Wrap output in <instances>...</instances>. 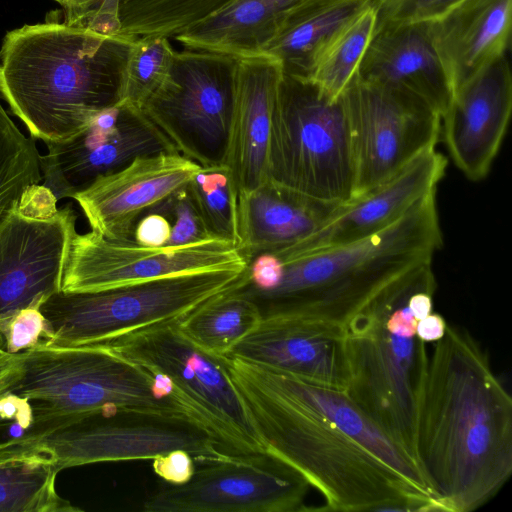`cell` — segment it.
I'll return each mask as SVG.
<instances>
[{
	"mask_svg": "<svg viewBox=\"0 0 512 512\" xmlns=\"http://www.w3.org/2000/svg\"><path fill=\"white\" fill-rule=\"evenodd\" d=\"M415 457L439 511L470 512L512 473V400L468 331L447 325L416 396Z\"/></svg>",
	"mask_w": 512,
	"mask_h": 512,
	"instance_id": "6da1fadb",
	"label": "cell"
},
{
	"mask_svg": "<svg viewBox=\"0 0 512 512\" xmlns=\"http://www.w3.org/2000/svg\"><path fill=\"white\" fill-rule=\"evenodd\" d=\"M134 41L65 22L14 29L1 46L0 95L31 136L65 141L122 104Z\"/></svg>",
	"mask_w": 512,
	"mask_h": 512,
	"instance_id": "7a4b0ae2",
	"label": "cell"
},
{
	"mask_svg": "<svg viewBox=\"0 0 512 512\" xmlns=\"http://www.w3.org/2000/svg\"><path fill=\"white\" fill-rule=\"evenodd\" d=\"M225 356L266 453L321 492V510L435 511L392 468L283 388L266 366Z\"/></svg>",
	"mask_w": 512,
	"mask_h": 512,
	"instance_id": "3957f363",
	"label": "cell"
},
{
	"mask_svg": "<svg viewBox=\"0 0 512 512\" xmlns=\"http://www.w3.org/2000/svg\"><path fill=\"white\" fill-rule=\"evenodd\" d=\"M442 244L433 190L396 222L371 236L277 257L282 266L278 284L264 292L241 293L257 304L262 316L295 310L342 324L389 284L431 262Z\"/></svg>",
	"mask_w": 512,
	"mask_h": 512,
	"instance_id": "277c9868",
	"label": "cell"
},
{
	"mask_svg": "<svg viewBox=\"0 0 512 512\" xmlns=\"http://www.w3.org/2000/svg\"><path fill=\"white\" fill-rule=\"evenodd\" d=\"M17 356L20 374L9 393L31 406L33 423L26 434L123 412L184 419L206 428L167 378L108 344L41 346Z\"/></svg>",
	"mask_w": 512,
	"mask_h": 512,
	"instance_id": "5b68a950",
	"label": "cell"
},
{
	"mask_svg": "<svg viewBox=\"0 0 512 512\" xmlns=\"http://www.w3.org/2000/svg\"><path fill=\"white\" fill-rule=\"evenodd\" d=\"M432 263L398 278L343 323L346 393L415 460V405L428 354L410 297L436 290ZM417 462V461H416Z\"/></svg>",
	"mask_w": 512,
	"mask_h": 512,
	"instance_id": "8992f818",
	"label": "cell"
},
{
	"mask_svg": "<svg viewBox=\"0 0 512 512\" xmlns=\"http://www.w3.org/2000/svg\"><path fill=\"white\" fill-rule=\"evenodd\" d=\"M245 269L233 267L101 290L57 292L40 305L52 332L48 346L105 344L179 322L206 301L235 288Z\"/></svg>",
	"mask_w": 512,
	"mask_h": 512,
	"instance_id": "52a82bcc",
	"label": "cell"
},
{
	"mask_svg": "<svg viewBox=\"0 0 512 512\" xmlns=\"http://www.w3.org/2000/svg\"><path fill=\"white\" fill-rule=\"evenodd\" d=\"M268 179L311 198L342 204L354 196L355 167L342 96L283 74L272 115Z\"/></svg>",
	"mask_w": 512,
	"mask_h": 512,
	"instance_id": "ba28073f",
	"label": "cell"
},
{
	"mask_svg": "<svg viewBox=\"0 0 512 512\" xmlns=\"http://www.w3.org/2000/svg\"><path fill=\"white\" fill-rule=\"evenodd\" d=\"M239 57L183 47L142 107L177 151L201 167L224 165Z\"/></svg>",
	"mask_w": 512,
	"mask_h": 512,
	"instance_id": "9c48e42d",
	"label": "cell"
},
{
	"mask_svg": "<svg viewBox=\"0 0 512 512\" xmlns=\"http://www.w3.org/2000/svg\"><path fill=\"white\" fill-rule=\"evenodd\" d=\"M177 324H161L105 344L167 378L229 453L243 457L267 454L231 378L226 356L199 348Z\"/></svg>",
	"mask_w": 512,
	"mask_h": 512,
	"instance_id": "30bf717a",
	"label": "cell"
},
{
	"mask_svg": "<svg viewBox=\"0 0 512 512\" xmlns=\"http://www.w3.org/2000/svg\"><path fill=\"white\" fill-rule=\"evenodd\" d=\"M341 96L354 157L353 197L394 176L439 139L440 115L409 92L355 74Z\"/></svg>",
	"mask_w": 512,
	"mask_h": 512,
	"instance_id": "8fae6325",
	"label": "cell"
},
{
	"mask_svg": "<svg viewBox=\"0 0 512 512\" xmlns=\"http://www.w3.org/2000/svg\"><path fill=\"white\" fill-rule=\"evenodd\" d=\"M24 436L48 452L60 471L99 462L154 459L177 449L202 463L235 456L197 423L140 413L93 416Z\"/></svg>",
	"mask_w": 512,
	"mask_h": 512,
	"instance_id": "7c38bea8",
	"label": "cell"
},
{
	"mask_svg": "<svg viewBox=\"0 0 512 512\" xmlns=\"http://www.w3.org/2000/svg\"><path fill=\"white\" fill-rule=\"evenodd\" d=\"M309 482L269 455L205 463L181 485L168 484L143 503L145 512H293L304 507Z\"/></svg>",
	"mask_w": 512,
	"mask_h": 512,
	"instance_id": "4fadbf2b",
	"label": "cell"
},
{
	"mask_svg": "<svg viewBox=\"0 0 512 512\" xmlns=\"http://www.w3.org/2000/svg\"><path fill=\"white\" fill-rule=\"evenodd\" d=\"M238 246L211 238L182 246L145 247L94 231L76 233L64 270L63 292L101 290L209 270L246 267Z\"/></svg>",
	"mask_w": 512,
	"mask_h": 512,
	"instance_id": "5bb4252c",
	"label": "cell"
},
{
	"mask_svg": "<svg viewBox=\"0 0 512 512\" xmlns=\"http://www.w3.org/2000/svg\"><path fill=\"white\" fill-rule=\"evenodd\" d=\"M46 145L47 153L40 156L43 185L57 200L73 198L137 157L178 152L141 109L127 104L100 112L73 137Z\"/></svg>",
	"mask_w": 512,
	"mask_h": 512,
	"instance_id": "9a60e30c",
	"label": "cell"
},
{
	"mask_svg": "<svg viewBox=\"0 0 512 512\" xmlns=\"http://www.w3.org/2000/svg\"><path fill=\"white\" fill-rule=\"evenodd\" d=\"M76 219L70 205L40 216L19 201L0 218V320L61 291Z\"/></svg>",
	"mask_w": 512,
	"mask_h": 512,
	"instance_id": "2e32d148",
	"label": "cell"
},
{
	"mask_svg": "<svg viewBox=\"0 0 512 512\" xmlns=\"http://www.w3.org/2000/svg\"><path fill=\"white\" fill-rule=\"evenodd\" d=\"M227 356L347 389L342 324L311 313L288 310L263 315Z\"/></svg>",
	"mask_w": 512,
	"mask_h": 512,
	"instance_id": "e0dca14e",
	"label": "cell"
},
{
	"mask_svg": "<svg viewBox=\"0 0 512 512\" xmlns=\"http://www.w3.org/2000/svg\"><path fill=\"white\" fill-rule=\"evenodd\" d=\"M201 166L178 152L140 156L98 177L73 199L91 230L113 241H132L137 221L185 186Z\"/></svg>",
	"mask_w": 512,
	"mask_h": 512,
	"instance_id": "ac0fdd59",
	"label": "cell"
},
{
	"mask_svg": "<svg viewBox=\"0 0 512 512\" xmlns=\"http://www.w3.org/2000/svg\"><path fill=\"white\" fill-rule=\"evenodd\" d=\"M512 112V73L507 54L453 94L441 116V133L458 169L484 179L500 149Z\"/></svg>",
	"mask_w": 512,
	"mask_h": 512,
	"instance_id": "d6986e66",
	"label": "cell"
},
{
	"mask_svg": "<svg viewBox=\"0 0 512 512\" xmlns=\"http://www.w3.org/2000/svg\"><path fill=\"white\" fill-rule=\"evenodd\" d=\"M446 158L429 148L394 176L336 207L311 235L270 252L283 259L371 236L401 218L423 196L436 190L445 174Z\"/></svg>",
	"mask_w": 512,
	"mask_h": 512,
	"instance_id": "ffe728a7",
	"label": "cell"
},
{
	"mask_svg": "<svg viewBox=\"0 0 512 512\" xmlns=\"http://www.w3.org/2000/svg\"><path fill=\"white\" fill-rule=\"evenodd\" d=\"M283 76L277 59L255 53L239 57L235 101L224 165L237 197L268 179L272 115Z\"/></svg>",
	"mask_w": 512,
	"mask_h": 512,
	"instance_id": "44dd1931",
	"label": "cell"
},
{
	"mask_svg": "<svg viewBox=\"0 0 512 512\" xmlns=\"http://www.w3.org/2000/svg\"><path fill=\"white\" fill-rule=\"evenodd\" d=\"M356 76L409 92L440 117L453 96L432 42L430 22H377Z\"/></svg>",
	"mask_w": 512,
	"mask_h": 512,
	"instance_id": "7402d4cb",
	"label": "cell"
},
{
	"mask_svg": "<svg viewBox=\"0 0 512 512\" xmlns=\"http://www.w3.org/2000/svg\"><path fill=\"white\" fill-rule=\"evenodd\" d=\"M511 24L512 0H464L430 22L453 94L507 54Z\"/></svg>",
	"mask_w": 512,
	"mask_h": 512,
	"instance_id": "603a6c76",
	"label": "cell"
},
{
	"mask_svg": "<svg viewBox=\"0 0 512 512\" xmlns=\"http://www.w3.org/2000/svg\"><path fill=\"white\" fill-rule=\"evenodd\" d=\"M338 205L267 179L237 197L238 249L248 263L258 254L289 247L314 233Z\"/></svg>",
	"mask_w": 512,
	"mask_h": 512,
	"instance_id": "cb8c5ba5",
	"label": "cell"
},
{
	"mask_svg": "<svg viewBox=\"0 0 512 512\" xmlns=\"http://www.w3.org/2000/svg\"><path fill=\"white\" fill-rule=\"evenodd\" d=\"M64 21L131 40L174 38L236 0H54Z\"/></svg>",
	"mask_w": 512,
	"mask_h": 512,
	"instance_id": "d4e9b609",
	"label": "cell"
},
{
	"mask_svg": "<svg viewBox=\"0 0 512 512\" xmlns=\"http://www.w3.org/2000/svg\"><path fill=\"white\" fill-rule=\"evenodd\" d=\"M275 380L300 401L324 415L403 477L439 511L416 460L376 424L346 393L277 369L267 367Z\"/></svg>",
	"mask_w": 512,
	"mask_h": 512,
	"instance_id": "484cf974",
	"label": "cell"
},
{
	"mask_svg": "<svg viewBox=\"0 0 512 512\" xmlns=\"http://www.w3.org/2000/svg\"><path fill=\"white\" fill-rule=\"evenodd\" d=\"M374 0H307L281 22L260 53L277 59L283 74L309 79L334 37Z\"/></svg>",
	"mask_w": 512,
	"mask_h": 512,
	"instance_id": "4316f807",
	"label": "cell"
},
{
	"mask_svg": "<svg viewBox=\"0 0 512 512\" xmlns=\"http://www.w3.org/2000/svg\"><path fill=\"white\" fill-rule=\"evenodd\" d=\"M307 0H236L173 39L238 57L260 53L284 18Z\"/></svg>",
	"mask_w": 512,
	"mask_h": 512,
	"instance_id": "83f0119b",
	"label": "cell"
},
{
	"mask_svg": "<svg viewBox=\"0 0 512 512\" xmlns=\"http://www.w3.org/2000/svg\"><path fill=\"white\" fill-rule=\"evenodd\" d=\"M54 458L24 435L0 442V512L79 511L56 491Z\"/></svg>",
	"mask_w": 512,
	"mask_h": 512,
	"instance_id": "f1b7e54d",
	"label": "cell"
},
{
	"mask_svg": "<svg viewBox=\"0 0 512 512\" xmlns=\"http://www.w3.org/2000/svg\"><path fill=\"white\" fill-rule=\"evenodd\" d=\"M236 287L182 318L177 324L181 333L207 352L227 355L262 319L257 304Z\"/></svg>",
	"mask_w": 512,
	"mask_h": 512,
	"instance_id": "f546056e",
	"label": "cell"
},
{
	"mask_svg": "<svg viewBox=\"0 0 512 512\" xmlns=\"http://www.w3.org/2000/svg\"><path fill=\"white\" fill-rule=\"evenodd\" d=\"M377 23L372 4L347 24L318 58L308 80L331 99L341 97L356 74Z\"/></svg>",
	"mask_w": 512,
	"mask_h": 512,
	"instance_id": "4dcf8cb0",
	"label": "cell"
},
{
	"mask_svg": "<svg viewBox=\"0 0 512 512\" xmlns=\"http://www.w3.org/2000/svg\"><path fill=\"white\" fill-rule=\"evenodd\" d=\"M41 179L35 141L20 131L0 101V218Z\"/></svg>",
	"mask_w": 512,
	"mask_h": 512,
	"instance_id": "1f68e13d",
	"label": "cell"
},
{
	"mask_svg": "<svg viewBox=\"0 0 512 512\" xmlns=\"http://www.w3.org/2000/svg\"><path fill=\"white\" fill-rule=\"evenodd\" d=\"M187 189L211 236L237 245V191L230 170L200 167Z\"/></svg>",
	"mask_w": 512,
	"mask_h": 512,
	"instance_id": "d6a6232c",
	"label": "cell"
},
{
	"mask_svg": "<svg viewBox=\"0 0 512 512\" xmlns=\"http://www.w3.org/2000/svg\"><path fill=\"white\" fill-rule=\"evenodd\" d=\"M174 51L166 37L134 41L128 60L122 104L142 109L167 75Z\"/></svg>",
	"mask_w": 512,
	"mask_h": 512,
	"instance_id": "836d02e7",
	"label": "cell"
},
{
	"mask_svg": "<svg viewBox=\"0 0 512 512\" xmlns=\"http://www.w3.org/2000/svg\"><path fill=\"white\" fill-rule=\"evenodd\" d=\"M40 305L29 306L0 320L2 350L9 354H18L51 343L52 332L40 311Z\"/></svg>",
	"mask_w": 512,
	"mask_h": 512,
	"instance_id": "e575fe53",
	"label": "cell"
},
{
	"mask_svg": "<svg viewBox=\"0 0 512 512\" xmlns=\"http://www.w3.org/2000/svg\"><path fill=\"white\" fill-rule=\"evenodd\" d=\"M149 212L161 213L169 220L171 233L166 246H182L214 238L205 226L187 189V184Z\"/></svg>",
	"mask_w": 512,
	"mask_h": 512,
	"instance_id": "d590c367",
	"label": "cell"
},
{
	"mask_svg": "<svg viewBox=\"0 0 512 512\" xmlns=\"http://www.w3.org/2000/svg\"><path fill=\"white\" fill-rule=\"evenodd\" d=\"M464 0H374L377 22H431Z\"/></svg>",
	"mask_w": 512,
	"mask_h": 512,
	"instance_id": "8d00e7d4",
	"label": "cell"
},
{
	"mask_svg": "<svg viewBox=\"0 0 512 512\" xmlns=\"http://www.w3.org/2000/svg\"><path fill=\"white\" fill-rule=\"evenodd\" d=\"M153 470L165 482L181 485L193 476L195 459L185 450H173L153 459Z\"/></svg>",
	"mask_w": 512,
	"mask_h": 512,
	"instance_id": "74e56055",
	"label": "cell"
},
{
	"mask_svg": "<svg viewBox=\"0 0 512 512\" xmlns=\"http://www.w3.org/2000/svg\"><path fill=\"white\" fill-rule=\"evenodd\" d=\"M169 220L158 212H148L136 223L133 241L145 247L166 246L170 238Z\"/></svg>",
	"mask_w": 512,
	"mask_h": 512,
	"instance_id": "f35d334b",
	"label": "cell"
},
{
	"mask_svg": "<svg viewBox=\"0 0 512 512\" xmlns=\"http://www.w3.org/2000/svg\"><path fill=\"white\" fill-rule=\"evenodd\" d=\"M447 325L442 315L430 313L417 322L416 335L424 342L437 341L443 337Z\"/></svg>",
	"mask_w": 512,
	"mask_h": 512,
	"instance_id": "ab89813d",
	"label": "cell"
},
{
	"mask_svg": "<svg viewBox=\"0 0 512 512\" xmlns=\"http://www.w3.org/2000/svg\"><path fill=\"white\" fill-rule=\"evenodd\" d=\"M19 374L20 361L17 354H9L0 348V398L9 393Z\"/></svg>",
	"mask_w": 512,
	"mask_h": 512,
	"instance_id": "60d3db41",
	"label": "cell"
}]
</instances>
